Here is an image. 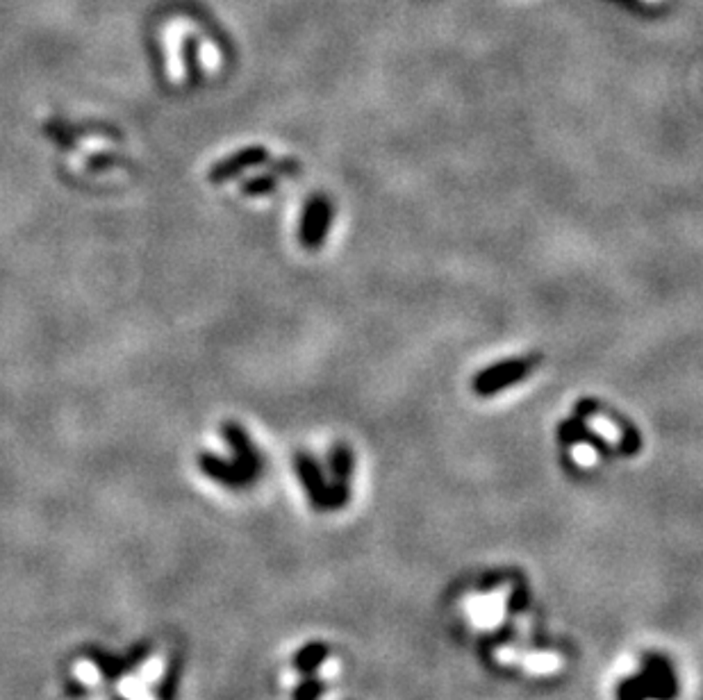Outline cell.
Here are the masks:
<instances>
[{
    "label": "cell",
    "instance_id": "cell-15",
    "mask_svg": "<svg viewBox=\"0 0 703 700\" xmlns=\"http://www.w3.org/2000/svg\"><path fill=\"white\" fill-rule=\"evenodd\" d=\"M599 409H602V403H599L597 398H581L579 403L574 405V417L588 421L590 417H599Z\"/></svg>",
    "mask_w": 703,
    "mask_h": 700
},
{
    "label": "cell",
    "instance_id": "cell-7",
    "mask_svg": "<svg viewBox=\"0 0 703 700\" xmlns=\"http://www.w3.org/2000/svg\"><path fill=\"white\" fill-rule=\"evenodd\" d=\"M507 594L506 591H496L490 596H476V599L469 600L467 612L472 616V620L481 628H490V625L499 623V619L506 612Z\"/></svg>",
    "mask_w": 703,
    "mask_h": 700
},
{
    "label": "cell",
    "instance_id": "cell-12",
    "mask_svg": "<svg viewBox=\"0 0 703 700\" xmlns=\"http://www.w3.org/2000/svg\"><path fill=\"white\" fill-rule=\"evenodd\" d=\"M560 655H553V652H530L524 655V666L530 673H553V671L560 669Z\"/></svg>",
    "mask_w": 703,
    "mask_h": 700
},
{
    "label": "cell",
    "instance_id": "cell-17",
    "mask_svg": "<svg viewBox=\"0 0 703 700\" xmlns=\"http://www.w3.org/2000/svg\"><path fill=\"white\" fill-rule=\"evenodd\" d=\"M110 700H125V698H119V696H112Z\"/></svg>",
    "mask_w": 703,
    "mask_h": 700
},
{
    "label": "cell",
    "instance_id": "cell-16",
    "mask_svg": "<svg viewBox=\"0 0 703 700\" xmlns=\"http://www.w3.org/2000/svg\"><path fill=\"white\" fill-rule=\"evenodd\" d=\"M272 169L276 171V174L296 175V174H299V171H301V164H299V160H292V157H290V160H278V162H273Z\"/></svg>",
    "mask_w": 703,
    "mask_h": 700
},
{
    "label": "cell",
    "instance_id": "cell-9",
    "mask_svg": "<svg viewBox=\"0 0 703 700\" xmlns=\"http://www.w3.org/2000/svg\"><path fill=\"white\" fill-rule=\"evenodd\" d=\"M296 471H299L301 475V483L305 484V489L310 492L312 503H314V505H324L325 484L324 478H321L319 464H316L310 455L301 452V455H296Z\"/></svg>",
    "mask_w": 703,
    "mask_h": 700
},
{
    "label": "cell",
    "instance_id": "cell-8",
    "mask_svg": "<svg viewBox=\"0 0 703 700\" xmlns=\"http://www.w3.org/2000/svg\"><path fill=\"white\" fill-rule=\"evenodd\" d=\"M146 655H148V646H142V648H134L130 657H112V655H105V652H91V662L99 666V671L107 680H119L121 675L133 671L137 664H142Z\"/></svg>",
    "mask_w": 703,
    "mask_h": 700
},
{
    "label": "cell",
    "instance_id": "cell-4",
    "mask_svg": "<svg viewBox=\"0 0 703 700\" xmlns=\"http://www.w3.org/2000/svg\"><path fill=\"white\" fill-rule=\"evenodd\" d=\"M558 439H560L562 443H570V446H576V443H579V446H588L603 457L612 455V446L608 443V439H603V435L592 430V428L579 417H571L560 423V428H558Z\"/></svg>",
    "mask_w": 703,
    "mask_h": 700
},
{
    "label": "cell",
    "instance_id": "cell-10",
    "mask_svg": "<svg viewBox=\"0 0 703 700\" xmlns=\"http://www.w3.org/2000/svg\"><path fill=\"white\" fill-rule=\"evenodd\" d=\"M599 414H603L605 419H608L610 423H614L619 430V451L623 452V455H635L637 451L642 448V437L640 432H637V428L633 426L631 421H626L623 417H619L614 409H599Z\"/></svg>",
    "mask_w": 703,
    "mask_h": 700
},
{
    "label": "cell",
    "instance_id": "cell-14",
    "mask_svg": "<svg viewBox=\"0 0 703 700\" xmlns=\"http://www.w3.org/2000/svg\"><path fill=\"white\" fill-rule=\"evenodd\" d=\"M44 133H46V137L53 139V142L58 143L62 151H71V148L76 146V142H73V134L69 133V130H59L55 123H46Z\"/></svg>",
    "mask_w": 703,
    "mask_h": 700
},
{
    "label": "cell",
    "instance_id": "cell-3",
    "mask_svg": "<svg viewBox=\"0 0 703 700\" xmlns=\"http://www.w3.org/2000/svg\"><path fill=\"white\" fill-rule=\"evenodd\" d=\"M269 162H272V153H269L267 148L264 146H246V148H241V151L228 155L226 160L217 162V164L209 169L208 180L212 182V185H221V182L232 180V177L244 174V171L255 169V166H264V164H269Z\"/></svg>",
    "mask_w": 703,
    "mask_h": 700
},
{
    "label": "cell",
    "instance_id": "cell-13",
    "mask_svg": "<svg viewBox=\"0 0 703 700\" xmlns=\"http://www.w3.org/2000/svg\"><path fill=\"white\" fill-rule=\"evenodd\" d=\"M276 189H278V177L273 174L249 177V180H244L240 185V191L244 196H267V194H273Z\"/></svg>",
    "mask_w": 703,
    "mask_h": 700
},
{
    "label": "cell",
    "instance_id": "cell-5",
    "mask_svg": "<svg viewBox=\"0 0 703 700\" xmlns=\"http://www.w3.org/2000/svg\"><path fill=\"white\" fill-rule=\"evenodd\" d=\"M198 469H201L208 478L217 480V483L226 484V487H241V484L253 480L237 461H226L218 455H212V452H201V455H198Z\"/></svg>",
    "mask_w": 703,
    "mask_h": 700
},
{
    "label": "cell",
    "instance_id": "cell-11",
    "mask_svg": "<svg viewBox=\"0 0 703 700\" xmlns=\"http://www.w3.org/2000/svg\"><path fill=\"white\" fill-rule=\"evenodd\" d=\"M353 469V452L351 448L344 446V443H337L330 452V471L335 475V484H346L348 475H351Z\"/></svg>",
    "mask_w": 703,
    "mask_h": 700
},
{
    "label": "cell",
    "instance_id": "cell-2",
    "mask_svg": "<svg viewBox=\"0 0 703 700\" xmlns=\"http://www.w3.org/2000/svg\"><path fill=\"white\" fill-rule=\"evenodd\" d=\"M330 226H333V203H330V198L324 194L312 196L305 209H303L299 226V241L303 249H321L325 237H328Z\"/></svg>",
    "mask_w": 703,
    "mask_h": 700
},
{
    "label": "cell",
    "instance_id": "cell-1",
    "mask_svg": "<svg viewBox=\"0 0 703 700\" xmlns=\"http://www.w3.org/2000/svg\"><path fill=\"white\" fill-rule=\"evenodd\" d=\"M539 355H530V357H510V359H501V362L492 364V366L483 368L481 373L474 376V391L483 398L487 396H495L499 391L507 389L515 382L524 380L528 377V373L533 371L535 364L539 362Z\"/></svg>",
    "mask_w": 703,
    "mask_h": 700
},
{
    "label": "cell",
    "instance_id": "cell-6",
    "mask_svg": "<svg viewBox=\"0 0 703 700\" xmlns=\"http://www.w3.org/2000/svg\"><path fill=\"white\" fill-rule=\"evenodd\" d=\"M223 437H226L228 446L235 452L237 464H240L250 478H255L260 471V455L253 443H250L249 435L244 432V428L237 426L235 421H226L223 423Z\"/></svg>",
    "mask_w": 703,
    "mask_h": 700
}]
</instances>
